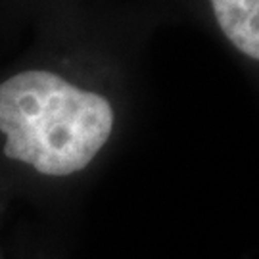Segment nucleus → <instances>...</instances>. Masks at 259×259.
I'll use <instances>...</instances> for the list:
<instances>
[{
    "label": "nucleus",
    "mask_w": 259,
    "mask_h": 259,
    "mask_svg": "<svg viewBox=\"0 0 259 259\" xmlns=\"http://www.w3.org/2000/svg\"><path fill=\"white\" fill-rule=\"evenodd\" d=\"M58 16L31 31L27 54L0 75V156L47 179L87 169L115 125L110 100L62 67Z\"/></svg>",
    "instance_id": "1"
},
{
    "label": "nucleus",
    "mask_w": 259,
    "mask_h": 259,
    "mask_svg": "<svg viewBox=\"0 0 259 259\" xmlns=\"http://www.w3.org/2000/svg\"><path fill=\"white\" fill-rule=\"evenodd\" d=\"M211 8L225 37L259 60V0H211Z\"/></svg>",
    "instance_id": "2"
},
{
    "label": "nucleus",
    "mask_w": 259,
    "mask_h": 259,
    "mask_svg": "<svg viewBox=\"0 0 259 259\" xmlns=\"http://www.w3.org/2000/svg\"><path fill=\"white\" fill-rule=\"evenodd\" d=\"M69 12L67 0H0V33H31L40 21Z\"/></svg>",
    "instance_id": "3"
}]
</instances>
